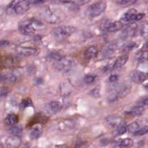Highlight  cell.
<instances>
[{
    "label": "cell",
    "mask_w": 148,
    "mask_h": 148,
    "mask_svg": "<svg viewBox=\"0 0 148 148\" xmlns=\"http://www.w3.org/2000/svg\"><path fill=\"white\" fill-rule=\"evenodd\" d=\"M85 142L83 140H78L76 143H75V147H80L81 146H82L84 143Z\"/></svg>",
    "instance_id": "obj_40"
},
{
    "label": "cell",
    "mask_w": 148,
    "mask_h": 148,
    "mask_svg": "<svg viewBox=\"0 0 148 148\" xmlns=\"http://www.w3.org/2000/svg\"><path fill=\"white\" fill-rule=\"evenodd\" d=\"M119 80V76L117 75H111L109 77V81L110 83L116 82Z\"/></svg>",
    "instance_id": "obj_39"
},
{
    "label": "cell",
    "mask_w": 148,
    "mask_h": 148,
    "mask_svg": "<svg viewBox=\"0 0 148 148\" xmlns=\"http://www.w3.org/2000/svg\"><path fill=\"white\" fill-rule=\"evenodd\" d=\"M18 121V116L14 113L8 114L5 119V123L8 125H13Z\"/></svg>",
    "instance_id": "obj_22"
},
{
    "label": "cell",
    "mask_w": 148,
    "mask_h": 148,
    "mask_svg": "<svg viewBox=\"0 0 148 148\" xmlns=\"http://www.w3.org/2000/svg\"><path fill=\"white\" fill-rule=\"evenodd\" d=\"M138 25L132 23L127 25L123 30V34L125 36H134L137 34Z\"/></svg>",
    "instance_id": "obj_14"
},
{
    "label": "cell",
    "mask_w": 148,
    "mask_h": 148,
    "mask_svg": "<svg viewBox=\"0 0 148 148\" xmlns=\"http://www.w3.org/2000/svg\"><path fill=\"white\" fill-rule=\"evenodd\" d=\"M114 2L121 6H128L135 3L137 0H114Z\"/></svg>",
    "instance_id": "obj_26"
},
{
    "label": "cell",
    "mask_w": 148,
    "mask_h": 148,
    "mask_svg": "<svg viewBox=\"0 0 148 148\" xmlns=\"http://www.w3.org/2000/svg\"><path fill=\"white\" fill-rule=\"evenodd\" d=\"M127 132V126L123 125V124H121L117 127V128L115 131V134L116 135H122Z\"/></svg>",
    "instance_id": "obj_31"
},
{
    "label": "cell",
    "mask_w": 148,
    "mask_h": 148,
    "mask_svg": "<svg viewBox=\"0 0 148 148\" xmlns=\"http://www.w3.org/2000/svg\"><path fill=\"white\" fill-rule=\"evenodd\" d=\"M142 49H143V50H146L148 51V39L146 40V42L144 44Z\"/></svg>",
    "instance_id": "obj_42"
},
{
    "label": "cell",
    "mask_w": 148,
    "mask_h": 148,
    "mask_svg": "<svg viewBox=\"0 0 148 148\" xmlns=\"http://www.w3.org/2000/svg\"><path fill=\"white\" fill-rule=\"evenodd\" d=\"M42 133V127L40 125H36L31 129L29 134V136L31 140H36L40 136Z\"/></svg>",
    "instance_id": "obj_18"
},
{
    "label": "cell",
    "mask_w": 148,
    "mask_h": 148,
    "mask_svg": "<svg viewBox=\"0 0 148 148\" xmlns=\"http://www.w3.org/2000/svg\"><path fill=\"white\" fill-rule=\"evenodd\" d=\"M145 1H146V2H148V0H145Z\"/></svg>",
    "instance_id": "obj_48"
},
{
    "label": "cell",
    "mask_w": 148,
    "mask_h": 148,
    "mask_svg": "<svg viewBox=\"0 0 148 148\" xmlns=\"http://www.w3.org/2000/svg\"><path fill=\"white\" fill-rule=\"evenodd\" d=\"M136 105L146 106H148V96H143L139 98L136 102Z\"/></svg>",
    "instance_id": "obj_30"
},
{
    "label": "cell",
    "mask_w": 148,
    "mask_h": 148,
    "mask_svg": "<svg viewBox=\"0 0 148 148\" xmlns=\"http://www.w3.org/2000/svg\"><path fill=\"white\" fill-rule=\"evenodd\" d=\"M75 65V61L69 57H64L61 60L55 61L54 66L59 71H67Z\"/></svg>",
    "instance_id": "obj_7"
},
{
    "label": "cell",
    "mask_w": 148,
    "mask_h": 148,
    "mask_svg": "<svg viewBox=\"0 0 148 148\" xmlns=\"http://www.w3.org/2000/svg\"><path fill=\"white\" fill-rule=\"evenodd\" d=\"M60 2H62V3H72L73 2V0H58Z\"/></svg>",
    "instance_id": "obj_43"
},
{
    "label": "cell",
    "mask_w": 148,
    "mask_h": 148,
    "mask_svg": "<svg viewBox=\"0 0 148 148\" xmlns=\"http://www.w3.org/2000/svg\"><path fill=\"white\" fill-rule=\"evenodd\" d=\"M32 19L24 20L20 22L18 25V29L20 33L25 35H32L35 33V29Z\"/></svg>",
    "instance_id": "obj_6"
},
{
    "label": "cell",
    "mask_w": 148,
    "mask_h": 148,
    "mask_svg": "<svg viewBox=\"0 0 148 148\" xmlns=\"http://www.w3.org/2000/svg\"><path fill=\"white\" fill-rule=\"evenodd\" d=\"M3 10L1 8H0V16H1L3 14Z\"/></svg>",
    "instance_id": "obj_46"
},
{
    "label": "cell",
    "mask_w": 148,
    "mask_h": 148,
    "mask_svg": "<svg viewBox=\"0 0 148 148\" xmlns=\"http://www.w3.org/2000/svg\"><path fill=\"white\" fill-rule=\"evenodd\" d=\"M145 14L144 13H139L135 9L131 8L123 14L120 21L123 24H128L131 22L132 23L134 21L140 20L145 17Z\"/></svg>",
    "instance_id": "obj_3"
},
{
    "label": "cell",
    "mask_w": 148,
    "mask_h": 148,
    "mask_svg": "<svg viewBox=\"0 0 148 148\" xmlns=\"http://www.w3.org/2000/svg\"><path fill=\"white\" fill-rule=\"evenodd\" d=\"M148 132V126L143 127L141 128H139L133 134L134 136H142Z\"/></svg>",
    "instance_id": "obj_33"
},
{
    "label": "cell",
    "mask_w": 148,
    "mask_h": 148,
    "mask_svg": "<svg viewBox=\"0 0 148 148\" xmlns=\"http://www.w3.org/2000/svg\"><path fill=\"white\" fill-rule=\"evenodd\" d=\"M61 107V104L58 101H51L47 104L46 109L49 113L51 114H55L60 110Z\"/></svg>",
    "instance_id": "obj_20"
},
{
    "label": "cell",
    "mask_w": 148,
    "mask_h": 148,
    "mask_svg": "<svg viewBox=\"0 0 148 148\" xmlns=\"http://www.w3.org/2000/svg\"><path fill=\"white\" fill-rule=\"evenodd\" d=\"M43 116L42 115H39V114H36L32 119V121H31L30 123V125H34V124H38V123H39L40 122H41V120L42 121V120L43 119H41V117H43Z\"/></svg>",
    "instance_id": "obj_36"
},
{
    "label": "cell",
    "mask_w": 148,
    "mask_h": 148,
    "mask_svg": "<svg viewBox=\"0 0 148 148\" xmlns=\"http://www.w3.org/2000/svg\"><path fill=\"white\" fill-rule=\"evenodd\" d=\"M117 49V44L114 43H111L106 46L101 51V57L104 58H109L112 56Z\"/></svg>",
    "instance_id": "obj_12"
},
{
    "label": "cell",
    "mask_w": 148,
    "mask_h": 148,
    "mask_svg": "<svg viewBox=\"0 0 148 148\" xmlns=\"http://www.w3.org/2000/svg\"><path fill=\"white\" fill-rule=\"evenodd\" d=\"M95 80V76L92 75H87L83 78L84 82L87 84L92 83L94 82Z\"/></svg>",
    "instance_id": "obj_35"
},
{
    "label": "cell",
    "mask_w": 148,
    "mask_h": 148,
    "mask_svg": "<svg viewBox=\"0 0 148 148\" xmlns=\"http://www.w3.org/2000/svg\"><path fill=\"white\" fill-rule=\"evenodd\" d=\"M128 60V56L127 54H124L119 57L116 61L113 63L112 70L118 69L123 67Z\"/></svg>",
    "instance_id": "obj_15"
},
{
    "label": "cell",
    "mask_w": 148,
    "mask_h": 148,
    "mask_svg": "<svg viewBox=\"0 0 148 148\" xmlns=\"http://www.w3.org/2000/svg\"><path fill=\"white\" fill-rule=\"evenodd\" d=\"M89 94L94 98H98L100 97V90L98 88H94L89 92Z\"/></svg>",
    "instance_id": "obj_37"
},
{
    "label": "cell",
    "mask_w": 148,
    "mask_h": 148,
    "mask_svg": "<svg viewBox=\"0 0 148 148\" xmlns=\"http://www.w3.org/2000/svg\"><path fill=\"white\" fill-rule=\"evenodd\" d=\"M29 2L32 1V2H33L34 3H37V2H42V0H28Z\"/></svg>",
    "instance_id": "obj_45"
},
{
    "label": "cell",
    "mask_w": 148,
    "mask_h": 148,
    "mask_svg": "<svg viewBox=\"0 0 148 148\" xmlns=\"http://www.w3.org/2000/svg\"><path fill=\"white\" fill-rule=\"evenodd\" d=\"M123 24L120 21H111L109 20H104L100 25V28L102 31L114 32L119 31L123 28Z\"/></svg>",
    "instance_id": "obj_5"
},
{
    "label": "cell",
    "mask_w": 148,
    "mask_h": 148,
    "mask_svg": "<svg viewBox=\"0 0 148 148\" xmlns=\"http://www.w3.org/2000/svg\"><path fill=\"white\" fill-rule=\"evenodd\" d=\"M145 87L146 89H148V83H147L145 85Z\"/></svg>",
    "instance_id": "obj_47"
},
{
    "label": "cell",
    "mask_w": 148,
    "mask_h": 148,
    "mask_svg": "<svg viewBox=\"0 0 148 148\" xmlns=\"http://www.w3.org/2000/svg\"><path fill=\"white\" fill-rule=\"evenodd\" d=\"M9 130L10 133L12 135L20 136L23 133V128L21 127L17 126V125H13Z\"/></svg>",
    "instance_id": "obj_27"
},
{
    "label": "cell",
    "mask_w": 148,
    "mask_h": 148,
    "mask_svg": "<svg viewBox=\"0 0 148 148\" xmlns=\"http://www.w3.org/2000/svg\"><path fill=\"white\" fill-rule=\"evenodd\" d=\"M33 105L32 101L31 98H27L23 99L20 103V108L21 109H24L27 107L32 106Z\"/></svg>",
    "instance_id": "obj_28"
},
{
    "label": "cell",
    "mask_w": 148,
    "mask_h": 148,
    "mask_svg": "<svg viewBox=\"0 0 148 148\" xmlns=\"http://www.w3.org/2000/svg\"><path fill=\"white\" fill-rule=\"evenodd\" d=\"M30 2L28 0H12L6 9L9 15H21L29 9Z\"/></svg>",
    "instance_id": "obj_1"
},
{
    "label": "cell",
    "mask_w": 148,
    "mask_h": 148,
    "mask_svg": "<svg viewBox=\"0 0 148 148\" xmlns=\"http://www.w3.org/2000/svg\"><path fill=\"white\" fill-rule=\"evenodd\" d=\"M105 121L106 124L110 127H117L121 124H123V121L121 117L116 116H108L105 119Z\"/></svg>",
    "instance_id": "obj_16"
},
{
    "label": "cell",
    "mask_w": 148,
    "mask_h": 148,
    "mask_svg": "<svg viewBox=\"0 0 148 148\" xmlns=\"http://www.w3.org/2000/svg\"><path fill=\"white\" fill-rule=\"evenodd\" d=\"M64 56L61 54V53H60L59 52H57V51H51L50 53H49L47 56V57L51 60H53L54 61H57L60 60H61V58H62Z\"/></svg>",
    "instance_id": "obj_25"
},
{
    "label": "cell",
    "mask_w": 148,
    "mask_h": 148,
    "mask_svg": "<svg viewBox=\"0 0 148 148\" xmlns=\"http://www.w3.org/2000/svg\"><path fill=\"white\" fill-rule=\"evenodd\" d=\"M137 34L141 36H145L148 34V23L143 22L139 26L138 25Z\"/></svg>",
    "instance_id": "obj_24"
},
{
    "label": "cell",
    "mask_w": 148,
    "mask_h": 148,
    "mask_svg": "<svg viewBox=\"0 0 148 148\" xmlns=\"http://www.w3.org/2000/svg\"><path fill=\"white\" fill-rule=\"evenodd\" d=\"M4 80V75H2L1 73H0V82Z\"/></svg>",
    "instance_id": "obj_44"
},
{
    "label": "cell",
    "mask_w": 148,
    "mask_h": 148,
    "mask_svg": "<svg viewBox=\"0 0 148 148\" xmlns=\"http://www.w3.org/2000/svg\"><path fill=\"white\" fill-rule=\"evenodd\" d=\"M136 46V43L134 42H130L125 44L123 47V51L124 54H127L131 50H132Z\"/></svg>",
    "instance_id": "obj_32"
},
{
    "label": "cell",
    "mask_w": 148,
    "mask_h": 148,
    "mask_svg": "<svg viewBox=\"0 0 148 148\" xmlns=\"http://www.w3.org/2000/svg\"><path fill=\"white\" fill-rule=\"evenodd\" d=\"M106 3L99 1L90 5L86 10V14L90 18H94L102 14L106 9Z\"/></svg>",
    "instance_id": "obj_2"
},
{
    "label": "cell",
    "mask_w": 148,
    "mask_h": 148,
    "mask_svg": "<svg viewBox=\"0 0 148 148\" xmlns=\"http://www.w3.org/2000/svg\"><path fill=\"white\" fill-rule=\"evenodd\" d=\"M98 53L97 49L94 46H91L87 48L84 52V57L86 59L90 60L95 57Z\"/></svg>",
    "instance_id": "obj_23"
},
{
    "label": "cell",
    "mask_w": 148,
    "mask_h": 148,
    "mask_svg": "<svg viewBox=\"0 0 148 148\" xmlns=\"http://www.w3.org/2000/svg\"><path fill=\"white\" fill-rule=\"evenodd\" d=\"M131 91V87L125 86L121 87L120 88L117 90L113 93L110 94L108 97V101L109 102H116L119 99L126 96Z\"/></svg>",
    "instance_id": "obj_8"
},
{
    "label": "cell",
    "mask_w": 148,
    "mask_h": 148,
    "mask_svg": "<svg viewBox=\"0 0 148 148\" xmlns=\"http://www.w3.org/2000/svg\"><path fill=\"white\" fill-rule=\"evenodd\" d=\"M76 29L75 27L70 25L60 26L54 29V35L58 39H64L72 35Z\"/></svg>",
    "instance_id": "obj_4"
},
{
    "label": "cell",
    "mask_w": 148,
    "mask_h": 148,
    "mask_svg": "<svg viewBox=\"0 0 148 148\" xmlns=\"http://www.w3.org/2000/svg\"><path fill=\"white\" fill-rule=\"evenodd\" d=\"M40 16L43 20L50 24H56L60 21L59 17L54 14L49 7H46L43 9L41 12Z\"/></svg>",
    "instance_id": "obj_9"
},
{
    "label": "cell",
    "mask_w": 148,
    "mask_h": 148,
    "mask_svg": "<svg viewBox=\"0 0 148 148\" xmlns=\"http://www.w3.org/2000/svg\"><path fill=\"white\" fill-rule=\"evenodd\" d=\"M17 52L24 56H36L39 53V50L32 47H17L16 48Z\"/></svg>",
    "instance_id": "obj_11"
},
{
    "label": "cell",
    "mask_w": 148,
    "mask_h": 148,
    "mask_svg": "<svg viewBox=\"0 0 148 148\" xmlns=\"http://www.w3.org/2000/svg\"><path fill=\"white\" fill-rule=\"evenodd\" d=\"M9 89L6 87H0V99L6 98L9 93Z\"/></svg>",
    "instance_id": "obj_34"
},
{
    "label": "cell",
    "mask_w": 148,
    "mask_h": 148,
    "mask_svg": "<svg viewBox=\"0 0 148 148\" xmlns=\"http://www.w3.org/2000/svg\"><path fill=\"white\" fill-rule=\"evenodd\" d=\"M127 131L134 134L139 128V125L137 122H133L127 126Z\"/></svg>",
    "instance_id": "obj_29"
},
{
    "label": "cell",
    "mask_w": 148,
    "mask_h": 148,
    "mask_svg": "<svg viewBox=\"0 0 148 148\" xmlns=\"http://www.w3.org/2000/svg\"><path fill=\"white\" fill-rule=\"evenodd\" d=\"M145 110V108L143 106H139V105H135L133 108H132L131 109L126 112V114L128 116H132V117H136V116H139L143 113Z\"/></svg>",
    "instance_id": "obj_19"
},
{
    "label": "cell",
    "mask_w": 148,
    "mask_h": 148,
    "mask_svg": "<svg viewBox=\"0 0 148 148\" xmlns=\"http://www.w3.org/2000/svg\"><path fill=\"white\" fill-rule=\"evenodd\" d=\"M9 42L7 40H0V47H5L9 45Z\"/></svg>",
    "instance_id": "obj_41"
},
{
    "label": "cell",
    "mask_w": 148,
    "mask_h": 148,
    "mask_svg": "<svg viewBox=\"0 0 148 148\" xmlns=\"http://www.w3.org/2000/svg\"><path fill=\"white\" fill-rule=\"evenodd\" d=\"M21 143V140L20 136L12 135L9 136L5 140V145L8 147L15 148L18 147Z\"/></svg>",
    "instance_id": "obj_13"
},
{
    "label": "cell",
    "mask_w": 148,
    "mask_h": 148,
    "mask_svg": "<svg viewBox=\"0 0 148 148\" xmlns=\"http://www.w3.org/2000/svg\"><path fill=\"white\" fill-rule=\"evenodd\" d=\"M135 59L139 62H145L148 61V51L142 50L137 52L135 54Z\"/></svg>",
    "instance_id": "obj_21"
},
{
    "label": "cell",
    "mask_w": 148,
    "mask_h": 148,
    "mask_svg": "<svg viewBox=\"0 0 148 148\" xmlns=\"http://www.w3.org/2000/svg\"><path fill=\"white\" fill-rule=\"evenodd\" d=\"M130 77L134 82L136 83H141L148 79V72H143L139 70H134L130 73Z\"/></svg>",
    "instance_id": "obj_10"
},
{
    "label": "cell",
    "mask_w": 148,
    "mask_h": 148,
    "mask_svg": "<svg viewBox=\"0 0 148 148\" xmlns=\"http://www.w3.org/2000/svg\"><path fill=\"white\" fill-rule=\"evenodd\" d=\"M91 1V0H73L72 3L76 6H82L88 3Z\"/></svg>",
    "instance_id": "obj_38"
},
{
    "label": "cell",
    "mask_w": 148,
    "mask_h": 148,
    "mask_svg": "<svg viewBox=\"0 0 148 148\" xmlns=\"http://www.w3.org/2000/svg\"><path fill=\"white\" fill-rule=\"evenodd\" d=\"M134 144V141L129 138L121 139L113 143L114 147H130Z\"/></svg>",
    "instance_id": "obj_17"
}]
</instances>
